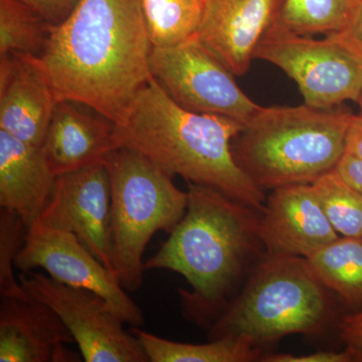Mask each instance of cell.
<instances>
[{"mask_svg": "<svg viewBox=\"0 0 362 362\" xmlns=\"http://www.w3.org/2000/svg\"><path fill=\"white\" fill-rule=\"evenodd\" d=\"M28 294L61 317L86 362H148L139 340L103 297L30 271L21 274Z\"/></svg>", "mask_w": 362, "mask_h": 362, "instance_id": "cell-9", "label": "cell"}, {"mask_svg": "<svg viewBox=\"0 0 362 362\" xmlns=\"http://www.w3.org/2000/svg\"><path fill=\"white\" fill-rule=\"evenodd\" d=\"M59 102L39 58L20 52L0 57V130L42 147Z\"/></svg>", "mask_w": 362, "mask_h": 362, "instance_id": "cell-14", "label": "cell"}, {"mask_svg": "<svg viewBox=\"0 0 362 362\" xmlns=\"http://www.w3.org/2000/svg\"><path fill=\"white\" fill-rule=\"evenodd\" d=\"M319 204L340 237L362 238V194L337 170L312 183Z\"/></svg>", "mask_w": 362, "mask_h": 362, "instance_id": "cell-23", "label": "cell"}, {"mask_svg": "<svg viewBox=\"0 0 362 362\" xmlns=\"http://www.w3.org/2000/svg\"><path fill=\"white\" fill-rule=\"evenodd\" d=\"M339 329L340 337L354 361H362V310L345 316Z\"/></svg>", "mask_w": 362, "mask_h": 362, "instance_id": "cell-27", "label": "cell"}, {"mask_svg": "<svg viewBox=\"0 0 362 362\" xmlns=\"http://www.w3.org/2000/svg\"><path fill=\"white\" fill-rule=\"evenodd\" d=\"M40 14L45 21L56 25L66 20L78 0H21Z\"/></svg>", "mask_w": 362, "mask_h": 362, "instance_id": "cell-26", "label": "cell"}, {"mask_svg": "<svg viewBox=\"0 0 362 362\" xmlns=\"http://www.w3.org/2000/svg\"><path fill=\"white\" fill-rule=\"evenodd\" d=\"M326 290L306 258L266 254L211 322L209 339L243 337L262 349L288 335L314 334L329 320Z\"/></svg>", "mask_w": 362, "mask_h": 362, "instance_id": "cell-5", "label": "cell"}, {"mask_svg": "<svg viewBox=\"0 0 362 362\" xmlns=\"http://www.w3.org/2000/svg\"><path fill=\"white\" fill-rule=\"evenodd\" d=\"M74 341L61 317L28 294L1 298L0 362H75Z\"/></svg>", "mask_w": 362, "mask_h": 362, "instance_id": "cell-16", "label": "cell"}, {"mask_svg": "<svg viewBox=\"0 0 362 362\" xmlns=\"http://www.w3.org/2000/svg\"><path fill=\"white\" fill-rule=\"evenodd\" d=\"M16 269L23 273L42 269L59 283L103 297L117 315L132 327L144 324L141 308L127 294L115 274L74 233L35 221L26 233Z\"/></svg>", "mask_w": 362, "mask_h": 362, "instance_id": "cell-10", "label": "cell"}, {"mask_svg": "<svg viewBox=\"0 0 362 362\" xmlns=\"http://www.w3.org/2000/svg\"><path fill=\"white\" fill-rule=\"evenodd\" d=\"M243 128L228 117L182 108L152 78L118 126V139L121 146L139 152L173 177L214 188L261 213L265 192L233 153V139Z\"/></svg>", "mask_w": 362, "mask_h": 362, "instance_id": "cell-3", "label": "cell"}, {"mask_svg": "<svg viewBox=\"0 0 362 362\" xmlns=\"http://www.w3.org/2000/svg\"><path fill=\"white\" fill-rule=\"evenodd\" d=\"M352 117L306 104L261 107L233 139V156L262 189L312 185L344 156Z\"/></svg>", "mask_w": 362, "mask_h": 362, "instance_id": "cell-4", "label": "cell"}, {"mask_svg": "<svg viewBox=\"0 0 362 362\" xmlns=\"http://www.w3.org/2000/svg\"><path fill=\"white\" fill-rule=\"evenodd\" d=\"M111 183V258L128 292L141 289L147 245L159 230L170 233L185 216L187 192L144 156L121 146L107 157Z\"/></svg>", "mask_w": 362, "mask_h": 362, "instance_id": "cell-6", "label": "cell"}, {"mask_svg": "<svg viewBox=\"0 0 362 362\" xmlns=\"http://www.w3.org/2000/svg\"><path fill=\"white\" fill-rule=\"evenodd\" d=\"M307 259L326 289L362 307V238L339 237Z\"/></svg>", "mask_w": 362, "mask_h": 362, "instance_id": "cell-19", "label": "cell"}, {"mask_svg": "<svg viewBox=\"0 0 362 362\" xmlns=\"http://www.w3.org/2000/svg\"><path fill=\"white\" fill-rule=\"evenodd\" d=\"M54 180L42 147L0 130V207L18 214L30 228L40 220Z\"/></svg>", "mask_w": 362, "mask_h": 362, "instance_id": "cell-17", "label": "cell"}, {"mask_svg": "<svg viewBox=\"0 0 362 362\" xmlns=\"http://www.w3.org/2000/svg\"><path fill=\"white\" fill-rule=\"evenodd\" d=\"M284 0H204L195 37L235 76L249 71L255 52L277 23Z\"/></svg>", "mask_w": 362, "mask_h": 362, "instance_id": "cell-13", "label": "cell"}, {"mask_svg": "<svg viewBox=\"0 0 362 362\" xmlns=\"http://www.w3.org/2000/svg\"><path fill=\"white\" fill-rule=\"evenodd\" d=\"M259 213L214 188L187 182V207L168 240L144 262V270L180 274L192 292L180 289L183 310L211 323L226 306L252 255L263 247Z\"/></svg>", "mask_w": 362, "mask_h": 362, "instance_id": "cell-2", "label": "cell"}, {"mask_svg": "<svg viewBox=\"0 0 362 362\" xmlns=\"http://www.w3.org/2000/svg\"><path fill=\"white\" fill-rule=\"evenodd\" d=\"M39 221L54 230L74 233L113 272L111 183L106 164L57 176Z\"/></svg>", "mask_w": 362, "mask_h": 362, "instance_id": "cell-11", "label": "cell"}, {"mask_svg": "<svg viewBox=\"0 0 362 362\" xmlns=\"http://www.w3.org/2000/svg\"><path fill=\"white\" fill-rule=\"evenodd\" d=\"M140 0H78L52 26L40 63L59 101L78 102L120 126L152 78Z\"/></svg>", "mask_w": 362, "mask_h": 362, "instance_id": "cell-1", "label": "cell"}, {"mask_svg": "<svg viewBox=\"0 0 362 362\" xmlns=\"http://www.w3.org/2000/svg\"><path fill=\"white\" fill-rule=\"evenodd\" d=\"M343 30L349 33L354 42L362 47V0L349 25Z\"/></svg>", "mask_w": 362, "mask_h": 362, "instance_id": "cell-30", "label": "cell"}, {"mask_svg": "<svg viewBox=\"0 0 362 362\" xmlns=\"http://www.w3.org/2000/svg\"><path fill=\"white\" fill-rule=\"evenodd\" d=\"M345 153L362 159V115H354L346 138Z\"/></svg>", "mask_w": 362, "mask_h": 362, "instance_id": "cell-29", "label": "cell"}, {"mask_svg": "<svg viewBox=\"0 0 362 362\" xmlns=\"http://www.w3.org/2000/svg\"><path fill=\"white\" fill-rule=\"evenodd\" d=\"M357 103H358L359 105V107H361V115H362V90H361V96H359L358 98V100H357Z\"/></svg>", "mask_w": 362, "mask_h": 362, "instance_id": "cell-31", "label": "cell"}, {"mask_svg": "<svg viewBox=\"0 0 362 362\" xmlns=\"http://www.w3.org/2000/svg\"><path fill=\"white\" fill-rule=\"evenodd\" d=\"M52 26L21 0H0V57L20 52L40 58Z\"/></svg>", "mask_w": 362, "mask_h": 362, "instance_id": "cell-21", "label": "cell"}, {"mask_svg": "<svg viewBox=\"0 0 362 362\" xmlns=\"http://www.w3.org/2000/svg\"><path fill=\"white\" fill-rule=\"evenodd\" d=\"M264 362H350L354 361V356L349 349L344 351H332V350H318L310 354L295 356L290 354H273L261 356Z\"/></svg>", "mask_w": 362, "mask_h": 362, "instance_id": "cell-25", "label": "cell"}, {"mask_svg": "<svg viewBox=\"0 0 362 362\" xmlns=\"http://www.w3.org/2000/svg\"><path fill=\"white\" fill-rule=\"evenodd\" d=\"M121 147L118 125L89 106L59 101L42 142L45 161L54 176L105 163Z\"/></svg>", "mask_w": 362, "mask_h": 362, "instance_id": "cell-15", "label": "cell"}, {"mask_svg": "<svg viewBox=\"0 0 362 362\" xmlns=\"http://www.w3.org/2000/svg\"><path fill=\"white\" fill-rule=\"evenodd\" d=\"M296 83L304 104L332 109L357 102L362 90V47L344 30L323 39L299 35L276 23L255 52Z\"/></svg>", "mask_w": 362, "mask_h": 362, "instance_id": "cell-7", "label": "cell"}, {"mask_svg": "<svg viewBox=\"0 0 362 362\" xmlns=\"http://www.w3.org/2000/svg\"><path fill=\"white\" fill-rule=\"evenodd\" d=\"M361 0H284L277 23L299 35L341 32Z\"/></svg>", "mask_w": 362, "mask_h": 362, "instance_id": "cell-22", "label": "cell"}, {"mask_svg": "<svg viewBox=\"0 0 362 362\" xmlns=\"http://www.w3.org/2000/svg\"><path fill=\"white\" fill-rule=\"evenodd\" d=\"M150 362H249L261 358V349L246 337H225L204 344L164 339L132 327Z\"/></svg>", "mask_w": 362, "mask_h": 362, "instance_id": "cell-18", "label": "cell"}, {"mask_svg": "<svg viewBox=\"0 0 362 362\" xmlns=\"http://www.w3.org/2000/svg\"><path fill=\"white\" fill-rule=\"evenodd\" d=\"M335 170L343 180L362 194V159L345 153Z\"/></svg>", "mask_w": 362, "mask_h": 362, "instance_id": "cell-28", "label": "cell"}, {"mask_svg": "<svg viewBox=\"0 0 362 362\" xmlns=\"http://www.w3.org/2000/svg\"><path fill=\"white\" fill-rule=\"evenodd\" d=\"M259 238L267 255L310 258L340 237L312 185L275 188L259 213Z\"/></svg>", "mask_w": 362, "mask_h": 362, "instance_id": "cell-12", "label": "cell"}, {"mask_svg": "<svg viewBox=\"0 0 362 362\" xmlns=\"http://www.w3.org/2000/svg\"><path fill=\"white\" fill-rule=\"evenodd\" d=\"M28 228L18 214L0 207V296H28L14 274L16 261L25 244Z\"/></svg>", "mask_w": 362, "mask_h": 362, "instance_id": "cell-24", "label": "cell"}, {"mask_svg": "<svg viewBox=\"0 0 362 362\" xmlns=\"http://www.w3.org/2000/svg\"><path fill=\"white\" fill-rule=\"evenodd\" d=\"M153 47L180 44L197 35L204 0H140Z\"/></svg>", "mask_w": 362, "mask_h": 362, "instance_id": "cell-20", "label": "cell"}, {"mask_svg": "<svg viewBox=\"0 0 362 362\" xmlns=\"http://www.w3.org/2000/svg\"><path fill=\"white\" fill-rule=\"evenodd\" d=\"M150 69L166 94L188 111L228 117L245 126L262 107L195 35L173 47H153Z\"/></svg>", "mask_w": 362, "mask_h": 362, "instance_id": "cell-8", "label": "cell"}]
</instances>
